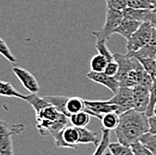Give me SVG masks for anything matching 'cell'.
Instances as JSON below:
<instances>
[{"label": "cell", "instance_id": "1", "mask_svg": "<svg viewBox=\"0 0 156 155\" xmlns=\"http://www.w3.org/2000/svg\"><path fill=\"white\" fill-rule=\"evenodd\" d=\"M147 133H149V122L145 113L132 109L119 115V124L115 129L119 143L131 146Z\"/></svg>", "mask_w": 156, "mask_h": 155}, {"label": "cell", "instance_id": "2", "mask_svg": "<svg viewBox=\"0 0 156 155\" xmlns=\"http://www.w3.org/2000/svg\"><path fill=\"white\" fill-rule=\"evenodd\" d=\"M114 59L119 64L116 78L119 82L120 86L133 88L139 84L149 89L152 87L154 78L144 69L136 58L117 53L114 54Z\"/></svg>", "mask_w": 156, "mask_h": 155}, {"label": "cell", "instance_id": "3", "mask_svg": "<svg viewBox=\"0 0 156 155\" xmlns=\"http://www.w3.org/2000/svg\"><path fill=\"white\" fill-rule=\"evenodd\" d=\"M36 113V127L42 136H55L58 133L69 125V118L60 113L51 104L40 109Z\"/></svg>", "mask_w": 156, "mask_h": 155}, {"label": "cell", "instance_id": "4", "mask_svg": "<svg viewBox=\"0 0 156 155\" xmlns=\"http://www.w3.org/2000/svg\"><path fill=\"white\" fill-rule=\"evenodd\" d=\"M156 31L149 22H144L140 25L126 42L127 52H136L146 46L154 38Z\"/></svg>", "mask_w": 156, "mask_h": 155}, {"label": "cell", "instance_id": "5", "mask_svg": "<svg viewBox=\"0 0 156 155\" xmlns=\"http://www.w3.org/2000/svg\"><path fill=\"white\" fill-rule=\"evenodd\" d=\"M124 16L122 11L107 8L106 18L103 27L101 31H93V34L96 37L97 41L107 42L112 34L115 33L116 29L119 26Z\"/></svg>", "mask_w": 156, "mask_h": 155}, {"label": "cell", "instance_id": "6", "mask_svg": "<svg viewBox=\"0 0 156 155\" xmlns=\"http://www.w3.org/2000/svg\"><path fill=\"white\" fill-rule=\"evenodd\" d=\"M23 130L22 124L9 125L0 120V155H15L12 136Z\"/></svg>", "mask_w": 156, "mask_h": 155}, {"label": "cell", "instance_id": "7", "mask_svg": "<svg viewBox=\"0 0 156 155\" xmlns=\"http://www.w3.org/2000/svg\"><path fill=\"white\" fill-rule=\"evenodd\" d=\"M53 138L55 140L56 145L58 148L77 149L78 145L81 144L80 127L69 125L66 126L62 131L58 133L55 136H53Z\"/></svg>", "mask_w": 156, "mask_h": 155}, {"label": "cell", "instance_id": "8", "mask_svg": "<svg viewBox=\"0 0 156 155\" xmlns=\"http://www.w3.org/2000/svg\"><path fill=\"white\" fill-rule=\"evenodd\" d=\"M109 104L116 105L118 107L117 114L121 115L124 112L133 109V92L132 88L120 87L117 93H115L111 99L107 100Z\"/></svg>", "mask_w": 156, "mask_h": 155}, {"label": "cell", "instance_id": "9", "mask_svg": "<svg viewBox=\"0 0 156 155\" xmlns=\"http://www.w3.org/2000/svg\"><path fill=\"white\" fill-rule=\"evenodd\" d=\"M85 103V111L90 114L92 117H95L99 119H101L102 116L118 111V107L113 104L108 103L107 100H84Z\"/></svg>", "mask_w": 156, "mask_h": 155}, {"label": "cell", "instance_id": "10", "mask_svg": "<svg viewBox=\"0 0 156 155\" xmlns=\"http://www.w3.org/2000/svg\"><path fill=\"white\" fill-rule=\"evenodd\" d=\"M133 92V109L145 113L150 102V89L143 86L136 85L132 88Z\"/></svg>", "mask_w": 156, "mask_h": 155}, {"label": "cell", "instance_id": "11", "mask_svg": "<svg viewBox=\"0 0 156 155\" xmlns=\"http://www.w3.org/2000/svg\"><path fill=\"white\" fill-rule=\"evenodd\" d=\"M12 71L27 91H29L31 94H37L40 90V85L32 74L20 66H13Z\"/></svg>", "mask_w": 156, "mask_h": 155}, {"label": "cell", "instance_id": "12", "mask_svg": "<svg viewBox=\"0 0 156 155\" xmlns=\"http://www.w3.org/2000/svg\"><path fill=\"white\" fill-rule=\"evenodd\" d=\"M87 78L96 83L105 86L106 88L109 89V91H111L113 94L117 93L119 89L121 87L119 82L118 81L116 76H109L104 72L97 73V72L90 71L87 74Z\"/></svg>", "mask_w": 156, "mask_h": 155}, {"label": "cell", "instance_id": "13", "mask_svg": "<svg viewBox=\"0 0 156 155\" xmlns=\"http://www.w3.org/2000/svg\"><path fill=\"white\" fill-rule=\"evenodd\" d=\"M142 23H143L137 22V21H133V20L123 18L119 26L116 29L115 33L121 35L126 41H128L131 38V36L138 30V28L140 27Z\"/></svg>", "mask_w": 156, "mask_h": 155}, {"label": "cell", "instance_id": "14", "mask_svg": "<svg viewBox=\"0 0 156 155\" xmlns=\"http://www.w3.org/2000/svg\"><path fill=\"white\" fill-rule=\"evenodd\" d=\"M152 12L153 10L151 9H136L131 7H126L122 11L124 18L140 23L148 22Z\"/></svg>", "mask_w": 156, "mask_h": 155}, {"label": "cell", "instance_id": "15", "mask_svg": "<svg viewBox=\"0 0 156 155\" xmlns=\"http://www.w3.org/2000/svg\"><path fill=\"white\" fill-rule=\"evenodd\" d=\"M85 109L86 107L83 100L79 97H68L67 101L66 103V110L68 118H70L73 114L85 111Z\"/></svg>", "mask_w": 156, "mask_h": 155}, {"label": "cell", "instance_id": "16", "mask_svg": "<svg viewBox=\"0 0 156 155\" xmlns=\"http://www.w3.org/2000/svg\"><path fill=\"white\" fill-rule=\"evenodd\" d=\"M0 96L7 98H17L25 100L28 95H24L16 91L10 83L0 81Z\"/></svg>", "mask_w": 156, "mask_h": 155}, {"label": "cell", "instance_id": "17", "mask_svg": "<svg viewBox=\"0 0 156 155\" xmlns=\"http://www.w3.org/2000/svg\"><path fill=\"white\" fill-rule=\"evenodd\" d=\"M102 128L107 130H115L119 124V115L116 112H110L107 113L102 116L101 119Z\"/></svg>", "mask_w": 156, "mask_h": 155}, {"label": "cell", "instance_id": "18", "mask_svg": "<svg viewBox=\"0 0 156 155\" xmlns=\"http://www.w3.org/2000/svg\"><path fill=\"white\" fill-rule=\"evenodd\" d=\"M49 104L55 107L60 113L67 117V113L66 110V103L67 101L68 97L66 96H44L43 97ZM68 118V117H67Z\"/></svg>", "mask_w": 156, "mask_h": 155}, {"label": "cell", "instance_id": "19", "mask_svg": "<svg viewBox=\"0 0 156 155\" xmlns=\"http://www.w3.org/2000/svg\"><path fill=\"white\" fill-rule=\"evenodd\" d=\"M109 62H110V61L105 56H103L100 53L97 55H94L93 58L91 59V63H90L91 71L97 72V73L104 72V70H105V68H106Z\"/></svg>", "mask_w": 156, "mask_h": 155}, {"label": "cell", "instance_id": "20", "mask_svg": "<svg viewBox=\"0 0 156 155\" xmlns=\"http://www.w3.org/2000/svg\"><path fill=\"white\" fill-rule=\"evenodd\" d=\"M91 115L88 114L86 111H82L76 114H73L71 115V117L69 118V121L70 124L76 127H85L90 122V118H91Z\"/></svg>", "mask_w": 156, "mask_h": 155}, {"label": "cell", "instance_id": "21", "mask_svg": "<svg viewBox=\"0 0 156 155\" xmlns=\"http://www.w3.org/2000/svg\"><path fill=\"white\" fill-rule=\"evenodd\" d=\"M108 149L111 155H135L131 146H126L119 142L110 143Z\"/></svg>", "mask_w": 156, "mask_h": 155}, {"label": "cell", "instance_id": "22", "mask_svg": "<svg viewBox=\"0 0 156 155\" xmlns=\"http://www.w3.org/2000/svg\"><path fill=\"white\" fill-rule=\"evenodd\" d=\"M101 133H102V137L101 141L100 142V144L96 147V151L94 152L93 155H103L105 153L106 150L109 148V139H110V131L101 128Z\"/></svg>", "mask_w": 156, "mask_h": 155}, {"label": "cell", "instance_id": "23", "mask_svg": "<svg viewBox=\"0 0 156 155\" xmlns=\"http://www.w3.org/2000/svg\"><path fill=\"white\" fill-rule=\"evenodd\" d=\"M135 58V57H134ZM136 58L141 63L144 69L152 76L153 78H156V60L153 58H141L136 57Z\"/></svg>", "mask_w": 156, "mask_h": 155}, {"label": "cell", "instance_id": "24", "mask_svg": "<svg viewBox=\"0 0 156 155\" xmlns=\"http://www.w3.org/2000/svg\"><path fill=\"white\" fill-rule=\"evenodd\" d=\"M156 105V78H154L153 85L150 89V102L147 110L145 112L146 116L148 118L154 115V108Z\"/></svg>", "mask_w": 156, "mask_h": 155}, {"label": "cell", "instance_id": "25", "mask_svg": "<svg viewBox=\"0 0 156 155\" xmlns=\"http://www.w3.org/2000/svg\"><path fill=\"white\" fill-rule=\"evenodd\" d=\"M140 142L145 147H147L154 154L156 155V135H152L150 133H147L141 137Z\"/></svg>", "mask_w": 156, "mask_h": 155}, {"label": "cell", "instance_id": "26", "mask_svg": "<svg viewBox=\"0 0 156 155\" xmlns=\"http://www.w3.org/2000/svg\"><path fill=\"white\" fill-rule=\"evenodd\" d=\"M0 55L3 56L7 61H9L12 64H15L17 61L16 58L11 52V50H10L9 47L7 46L6 42L1 37H0Z\"/></svg>", "mask_w": 156, "mask_h": 155}, {"label": "cell", "instance_id": "27", "mask_svg": "<svg viewBox=\"0 0 156 155\" xmlns=\"http://www.w3.org/2000/svg\"><path fill=\"white\" fill-rule=\"evenodd\" d=\"M127 7L136 8V9H151L153 6L150 0H126Z\"/></svg>", "mask_w": 156, "mask_h": 155}, {"label": "cell", "instance_id": "28", "mask_svg": "<svg viewBox=\"0 0 156 155\" xmlns=\"http://www.w3.org/2000/svg\"><path fill=\"white\" fill-rule=\"evenodd\" d=\"M95 48H97L98 52L103 56H105L109 61H113L114 60V54H111L110 50L107 46V42L105 41H97L95 43Z\"/></svg>", "mask_w": 156, "mask_h": 155}, {"label": "cell", "instance_id": "29", "mask_svg": "<svg viewBox=\"0 0 156 155\" xmlns=\"http://www.w3.org/2000/svg\"><path fill=\"white\" fill-rule=\"evenodd\" d=\"M131 148L135 155H154L147 147H145L140 141L136 143H133L131 145Z\"/></svg>", "mask_w": 156, "mask_h": 155}, {"label": "cell", "instance_id": "30", "mask_svg": "<svg viewBox=\"0 0 156 155\" xmlns=\"http://www.w3.org/2000/svg\"><path fill=\"white\" fill-rule=\"evenodd\" d=\"M107 7L109 9H114L119 11H123L127 7L126 0H105Z\"/></svg>", "mask_w": 156, "mask_h": 155}, {"label": "cell", "instance_id": "31", "mask_svg": "<svg viewBox=\"0 0 156 155\" xmlns=\"http://www.w3.org/2000/svg\"><path fill=\"white\" fill-rule=\"evenodd\" d=\"M118 71H119V64L114 59L113 61L108 63V65L104 70V73L109 76H116L118 74Z\"/></svg>", "mask_w": 156, "mask_h": 155}, {"label": "cell", "instance_id": "32", "mask_svg": "<svg viewBox=\"0 0 156 155\" xmlns=\"http://www.w3.org/2000/svg\"><path fill=\"white\" fill-rule=\"evenodd\" d=\"M149 122V133L152 135H156V114L148 118Z\"/></svg>", "mask_w": 156, "mask_h": 155}, {"label": "cell", "instance_id": "33", "mask_svg": "<svg viewBox=\"0 0 156 155\" xmlns=\"http://www.w3.org/2000/svg\"><path fill=\"white\" fill-rule=\"evenodd\" d=\"M148 22L152 24V26L154 28V30L156 31V12H154V11L152 12L151 16L149 17Z\"/></svg>", "mask_w": 156, "mask_h": 155}, {"label": "cell", "instance_id": "34", "mask_svg": "<svg viewBox=\"0 0 156 155\" xmlns=\"http://www.w3.org/2000/svg\"><path fill=\"white\" fill-rule=\"evenodd\" d=\"M150 1H151L152 6H153V11L156 12V0H150Z\"/></svg>", "mask_w": 156, "mask_h": 155}, {"label": "cell", "instance_id": "35", "mask_svg": "<svg viewBox=\"0 0 156 155\" xmlns=\"http://www.w3.org/2000/svg\"><path fill=\"white\" fill-rule=\"evenodd\" d=\"M154 114H156V105H155V108H154Z\"/></svg>", "mask_w": 156, "mask_h": 155}, {"label": "cell", "instance_id": "36", "mask_svg": "<svg viewBox=\"0 0 156 155\" xmlns=\"http://www.w3.org/2000/svg\"><path fill=\"white\" fill-rule=\"evenodd\" d=\"M155 60H156V58H155Z\"/></svg>", "mask_w": 156, "mask_h": 155}]
</instances>
